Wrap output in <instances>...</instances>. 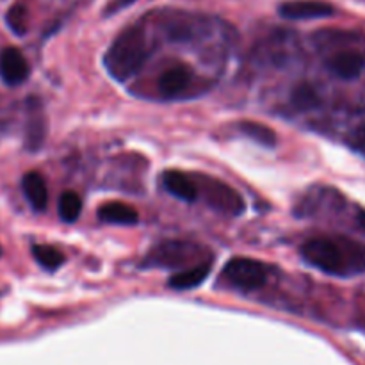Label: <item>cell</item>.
<instances>
[{"label":"cell","mask_w":365,"mask_h":365,"mask_svg":"<svg viewBox=\"0 0 365 365\" xmlns=\"http://www.w3.org/2000/svg\"><path fill=\"white\" fill-rule=\"evenodd\" d=\"M355 148L360 150L365 155V130H360L359 134L355 135Z\"/></svg>","instance_id":"cell-21"},{"label":"cell","mask_w":365,"mask_h":365,"mask_svg":"<svg viewBox=\"0 0 365 365\" xmlns=\"http://www.w3.org/2000/svg\"><path fill=\"white\" fill-rule=\"evenodd\" d=\"M46 121L43 114L41 103L36 98L29 100V118H27V148L31 152H38L45 143Z\"/></svg>","instance_id":"cell-10"},{"label":"cell","mask_w":365,"mask_h":365,"mask_svg":"<svg viewBox=\"0 0 365 365\" xmlns=\"http://www.w3.org/2000/svg\"><path fill=\"white\" fill-rule=\"evenodd\" d=\"M207 250L191 241H164L148 253L145 266L163 267V269H187L196 264L209 260Z\"/></svg>","instance_id":"cell-3"},{"label":"cell","mask_w":365,"mask_h":365,"mask_svg":"<svg viewBox=\"0 0 365 365\" xmlns=\"http://www.w3.org/2000/svg\"><path fill=\"white\" fill-rule=\"evenodd\" d=\"M135 0H114L113 4H110L109 6V13H116V11H120V9H123V7H127V6H130V4H134Z\"/></svg>","instance_id":"cell-20"},{"label":"cell","mask_w":365,"mask_h":365,"mask_svg":"<svg viewBox=\"0 0 365 365\" xmlns=\"http://www.w3.org/2000/svg\"><path fill=\"white\" fill-rule=\"evenodd\" d=\"M57 210H59V217L64 223H75L82 212V200L75 191H64L59 196V203H57Z\"/></svg>","instance_id":"cell-16"},{"label":"cell","mask_w":365,"mask_h":365,"mask_svg":"<svg viewBox=\"0 0 365 365\" xmlns=\"http://www.w3.org/2000/svg\"><path fill=\"white\" fill-rule=\"evenodd\" d=\"M21 189H24V195L27 198V202L31 203V207L38 212H43L48 205V189H46V182L38 171H29L21 178Z\"/></svg>","instance_id":"cell-12"},{"label":"cell","mask_w":365,"mask_h":365,"mask_svg":"<svg viewBox=\"0 0 365 365\" xmlns=\"http://www.w3.org/2000/svg\"><path fill=\"white\" fill-rule=\"evenodd\" d=\"M32 257L36 259V262L39 266H43L48 271H56L57 267H61L64 264V255L56 250L53 246L46 245H36L32 246Z\"/></svg>","instance_id":"cell-18"},{"label":"cell","mask_w":365,"mask_h":365,"mask_svg":"<svg viewBox=\"0 0 365 365\" xmlns=\"http://www.w3.org/2000/svg\"><path fill=\"white\" fill-rule=\"evenodd\" d=\"M0 253H2V250H0Z\"/></svg>","instance_id":"cell-23"},{"label":"cell","mask_w":365,"mask_h":365,"mask_svg":"<svg viewBox=\"0 0 365 365\" xmlns=\"http://www.w3.org/2000/svg\"><path fill=\"white\" fill-rule=\"evenodd\" d=\"M163 184L168 192H171L175 198L182 200V202L192 203L198 200V192H200L198 187H196L195 182H192L187 175L182 173V171H177V170L164 171Z\"/></svg>","instance_id":"cell-11"},{"label":"cell","mask_w":365,"mask_h":365,"mask_svg":"<svg viewBox=\"0 0 365 365\" xmlns=\"http://www.w3.org/2000/svg\"><path fill=\"white\" fill-rule=\"evenodd\" d=\"M191 78L192 71L187 66L178 64V66L170 68V70L160 75L157 88H159V93L164 98H175V96H178L187 89V86L191 84Z\"/></svg>","instance_id":"cell-9"},{"label":"cell","mask_w":365,"mask_h":365,"mask_svg":"<svg viewBox=\"0 0 365 365\" xmlns=\"http://www.w3.org/2000/svg\"><path fill=\"white\" fill-rule=\"evenodd\" d=\"M150 57V43L141 25H132L116 36L107 48L103 64L113 78L125 82L134 77Z\"/></svg>","instance_id":"cell-2"},{"label":"cell","mask_w":365,"mask_h":365,"mask_svg":"<svg viewBox=\"0 0 365 365\" xmlns=\"http://www.w3.org/2000/svg\"><path fill=\"white\" fill-rule=\"evenodd\" d=\"M356 221H359V227L362 228V232L365 234V210H359V214H356Z\"/></svg>","instance_id":"cell-22"},{"label":"cell","mask_w":365,"mask_h":365,"mask_svg":"<svg viewBox=\"0 0 365 365\" xmlns=\"http://www.w3.org/2000/svg\"><path fill=\"white\" fill-rule=\"evenodd\" d=\"M31 68L24 53L14 46H7L0 53V77L7 86H18L27 81Z\"/></svg>","instance_id":"cell-7"},{"label":"cell","mask_w":365,"mask_h":365,"mask_svg":"<svg viewBox=\"0 0 365 365\" xmlns=\"http://www.w3.org/2000/svg\"><path fill=\"white\" fill-rule=\"evenodd\" d=\"M98 220L109 225H135L139 221V214L127 203L113 202L100 207Z\"/></svg>","instance_id":"cell-14"},{"label":"cell","mask_w":365,"mask_h":365,"mask_svg":"<svg viewBox=\"0 0 365 365\" xmlns=\"http://www.w3.org/2000/svg\"><path fill=\"white\" fill-rule=\"evenodd\" d=\"M307 264L331 277H353L365 271V248L348 239H310L302 246Z\"/></svg>","instance_id":"cell-1"},{"label":"cell","mask_w":365,"mask_h":365,"mask_svg":"<svg viewBox=\"0 0 365 365\" xmlns=\"http://www.w3.org/2000/svg\"><path fill=\"white\" fill-rule=\"evenodd\" d=\"M278 13L285 20H317L335 13V7L323 0H291L278 7Z\"/></svg>","instance_id":"cell-6"},{"label":"cell","mask_w":365,"mask_h":365,"mask_svg":"<svg viewBox=\"0 0 365 365\" xmlns=\"http://www.w3.org/2000/svg\"><path fill=\"white\" fill-rule=\"evenodd\" d=\"M239 128H241L242 134L248 135L250 139H253L259 145L266 146V148L277 146V132L267 127V125L259 123V121H242Z\"/></svg>","instance_id":"cell-15"},{"label":"cell","mask_w":365,"mask_h":365,"mask_svg":"<svg viewBox=\"0 0 365 365\" xmlns=\"http://www.w3.org/2000/svg\"><path fill=\"white\" fill-rule=\"evenodd\" d=\"M327 68L342 81H355L365 70V56L355 50H342L327 61Z\"/></svg>","instance_id":"cell-8"},{"label":"cell","mask_w":365,"mask_h":365,"mask_svg":"<svg viewBox=\"0 0 365 365\" xmlns=\"http://www.w3.org/2000/svg\"><path fill=\"white\" fill-rule=\"evenodd\" d=\"M6 24L16 36H24L27 32V7L24 4H14L6 13Z\"/></svg>","instance_id":"cell-19"},{"label":"cell","mask_w":365,"mask_h":365,"mask_svg":"<svg viewBox=\"0 0 365 365\" xmlns=\"http://www.w3.org/2000/svg\"><path fill=\"white\" fill-rule=\"evenodd\" d=\"M291 102L296 109L299 110H310L314 107H317L321 103L319 93L316 91V88H312L310 84L303 82L298 84L291 93Z\"/></svg>","instance_id":"cell-17"},{"label":"cell","mask_w":365,"mask_h":365,"mask_svg":"<svg viewBox=\"0 0 365 365\" xmlns=\"http://www.w3.org/2000/svg\"><path fill=\"white\" fill-rule=\"evenodd\" d=\"M223 278H227V284L239 289L242 292H252L257 289H262L269 278V269L266 264L253 259H232L225 264Z\"/></svg>","instance_id":"cell-4"},{"label":"cell","mask_w":365,"mask_h":365,"mask_svg":"<svg viewBox=\"0 0 365 365\" xmlns=\"http://www.w3.org/2000/svg\"><path fill=\"white\" fill-rule=\"evenodd\" d=\"M210 266H212V259L203 260V262L196 264V266L187 267V269L178 271L177 274L168 280V285L177 291H185V289H195L202 285L210 274Z\"/></svg>","instance_id":"cell-13"},{"label":"cell","mask_w":365,"mask_h":365,"mask_svg":"<svg viewBox=\"0 0 365 365\" xmlns=\"http://www.w3.org/2000/svg\"><path fill=\"white\" fill-rule=\"evenodd\" d=\"M203 191H205L207 203L220 212L228 214V216H239L245 210V202H242L241 195L225 182L216 180V178H205Z\"/></svg>","instance_id":"cell-5"}]
</instances>
